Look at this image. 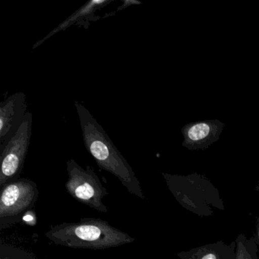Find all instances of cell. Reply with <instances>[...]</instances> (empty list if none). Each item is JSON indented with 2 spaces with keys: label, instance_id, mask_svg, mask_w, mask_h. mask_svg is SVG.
<instances>
[{
  "label": "cell",
  "instance_id": "11",
  "mask_svg": "<svg viewBox=\"0 0 259 259\" xmlns=\"http://www.w3.org/2000/svg\"><path fill=\"white\" fill-rule=\"evenodd\" d=\"M236 259H258V246L255 234L247 238L240 233L236 238Z\"/></svg>",
  "mask_w": 259,
  "mask_h": 259
},
{
  "label": "cell",
  "instance_id": "7",
  "mask_svg": "<svg viewBox=\"0 0 259 259\" xmlns=\"http://www.w3.org/2000/svg\"><path fill=\"white\" fill-rule=\"evenodd\" d=\"M26 95L16 92L0 104V149L19 131L27 113Z\"/></svg>",
  "mask_w": 259,
  "mask_h": 259
},
{
  "label": "cell",
  "instance_id": "5",
  "mask_svg": "<svg viewBox=\"0 0 259 259\" xmlns=\"http://www.w3.org/2000/svg\"><path fill=\"white\" fill-rule=\"evenodd\" d=\"M66 170L69 177L65 187L68 193L78 202L101 213H107L108 209L104 204V198L109 192L93 168L88 166L84 169L70 159L66 163Z\"/></svg>",
  "mask_w": 259,
  "mask_h": 259
},
{
  "label": "cell",
  "instance_id": "10",
  "mask_svg": "<svg viewBox=\"0 0 259 259\" xmlns=\"http://www.w3.org/2000/svg\"><path fill=\"white\" fill-rule=\"evenodd\" d=\"M236 240L227 244L223 241L207 244L180 251L177 255L181 259H236Z\"/></svg>",
  "mask_w": 259,
  "mask_h": 259
},
{
  "label": "cell",
  "instance_id": "3",
  "mask_svg": "<svg viewBox=\"0 0 259 259\" xmlns=\"http://www.w3.org/2000/svg\"><path fill=\"white\" fill-rule=\"evenodd\" d=\"M168 189L177 202L200 217L211 216L214 209L224 210L218 189L204 176L194 172L182 176L162 172Z\"/></svg>",
  "mask_w": 259,
  "mask_h": 259
},
{
  "label": "cell",
  "instance_id": "4",
  "mask_svg": "<svg viewBox=\"0 0 259 259\" xmlns=\"http://www.w3.org/2000/svg\"><path fill=\"white\" fill-rule=\"evenodd\" d=\"M38 197L37 183L29 179H19L1 188L0 230L21 223L32 210Z\"/></svg>",
  "mask_w": 259,
  "mask_h": 259
},
{
  "label": "cell",
  "instance_id": "8",
  "mask_svg": "<svg viewBox=\"0 0 259 259\" xmlns=\"http://www.w3.org/2000/svg\"><path fill=\"white\" fill-rule=\"evenodd\" d=\"M225 123L218 119L198 121L186 124L182 128L183 146L187 149H206L219 139Z\"/></svg>",
  "mask_w": 259,
  "mask_h": 259
},
{
  "label": "cell",
  "instance_id": "12",
  "mask_svg": "<svg viewBox=\"0 0 259 259\" xmlns=\"http://www.w3.org/2000/svg\"><path fill=\"white\" fill-rule=\"evenodd\" d=\"M0 259H37L32 254L20 248L1 242Z\"/></svg>",
  "mask_w": 259,
  "mask_h": 259
},
{
  "label": "cell",
  "instance_id": "13",
  "mask_svg": "<svg viewBox=\"0 0 259 259\" xmlns=\"http://www.w3.org/2000/svg\"><path fill=\"white\" fill-rule=\"evenodd\" d=\"M124 5L121 6V7L117 9L116 12L119 10H123V9L126 8V7H130V5H134V4H137V5H140L141 2H139L137 0H123Z\"/></svg>",
  "mask_w": 259,
  "mask_h": 259
},
{
  "label": "cell",
  "instance_id": "6",
  "mask_svg": "<svg viewBox=\"0 0 259 259\" xmlns=\"http://www.w3.org/2000/svg\"><path fill=\"white\" fill-rule=\"evenodd\" d=\"M32 119L28 112L19 131L0 149V189L20 179L31 144Z\"/></svg>",
  "mask_w": 259,
  "mask_h": 259
},
{
  "label": "cell",
  "instance_id": "15",
  "mask_svg": "<svg viewBox=\"0 0 259 259\" xmlns=\"http://www.w3.org/2000/svg\"><path fill=\"white\" fill-rule=\"evenodd\" d=\"M258 186H259V181H258V183H257V188H258Z\"/></svg>",
  "mask_w": 259,
  "mask_h": 259
},
{
  "label": "cell",
  "instance_id": "1",
  "mask_svg": "<svg viewBox=\"0 0 259 259\" xmlns=\"http://www.w3.org/2000/svg\"><path fill=\"white\" fill-rule=\"evenodd\" d=\"M75 106L84 146L95 159L97 165L118 179L130 194L145 199L140 181L105 130L82 104L75 101Z\"/></svg>",
  "mask_w": 259,
  "mask_h": 259
},
{
  "label": "cell",
  "instance_id": "2",
  "mask_svg": "<svg viewBox=\"0 0 259 259\" xmlns=\"http://www.w3.org/2000/svg\"><path fill=\"white\" fill-rule=\"evenodd\" d=\"M45 236L57 245L78 249H106L135 241L130 234L110 225L108 221L93 218L52 226Z\"/></svg>",
  "mask_w": 259,
  "mask_h": 259
},
{
  "label": "cell",
  "instance_id": "9",
  "mask_svg": "<svg viewBox=\"0 0 259 259\" xmlns=\"http://www.w3.org/2000/svg\"><path fill=\"white\" fill-rule=\"evenodd\" d=\"M114 0H90L86 3L84 6L78 9L76 12L72 13L66 20L60 24L57 28L51 31L48 35L44 37L41 40H38L34 44L33 49H36L40 45H43L46 40L55 35L57 33L65 31L72 26L82 27L88 29L92 25V22H97L101 19V16L95 14L96 12L99 11L101 9L110 5Z\"/></svg>",
  "mask_w": 259,
  "mask_h": 259
},
{
  "label": "cell",
  "instance_id": "14",
  "mask_svg": "<svg viewBox=\"0 0 259 259\" xmlns=\"http://www.w3.org/2000/svg\"><path fill=\"white\" fill-rule=\"evenodd\" d=\"M256 241H257V246L259 248V216L257 218V221H256ZM259 259V257H258Z\"/></svg>",
  "mask_w": 259,
  "mask_h": 259
}]
</instances>
